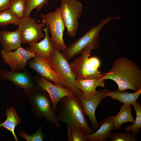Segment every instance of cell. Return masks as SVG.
Listing matches in <instances>:
<instances>
[{
  "label": "cell",
  "instance_id": "603a6c76",
  "mask_svg": "<svg viewBox=\"0 0 141 141\" xmlns=\"http://www.w3.org/2000/svg\"><path fill=\"white\" fill-rule=\"evenodd\" d=\"M132 105L136 112V117L133 124L126 126L125 129L126 131H131L134 134H138L141 127V105L137 101Z\"/></svg>",
  "mask_w": 141,
  "mask_h": 141
},
{
  "label": "cell",
  "instance_id": "2e32d148",
  "mask_svg": "<svg viewBox=\"0 0 141 141\" xmlns=\"http://www.w3.org/2000/svg\"><path fill=\"white\" fill-rule=\"evenodd\" d=\"M0 42L3 49L7 51L16 49L21 46L22 38L20 28L16 31H0Z\"/></svg>",
  "mask_w": 141,
  "mask_h": 141
},
{
  "label": "cell",
  "instance_id": "7402d4cb",
  "mask_svg": "<svg viewBox=\"0 0 141 141\" xmlns=\"http://www.w3.org/2000/svg\"><path fill=\"white\" fill-rule=\"evenodd\" d=\"M21 19L8 9L0 12V26L4 27L10 24L18 26Z\"/></svg>",
  "mask_w": 141,
  "mask_h": 141
},
{
  "label": "cell",
  "instance_id": "cb8c5ba5",
  "mask_svg": "<svg viewBox=\"0 0 141 141\" xmlns=\"http://www.w3.org/2000/svg\"><path fill=\"white\" fill-rule=\"evenodd\" d=\"M50 0H27L26 5L22 19L30 17L32 11L34 9L40 11L45 5H48Z\"/></svg>",
  "mask_w": 141,
  "mask_h": 141
},
{
  "label": "cell",
  "instance_id": "6da1fadb",
  "mask_svg": "<svg viewBox=\"0 0 141 141\" xmlns=\"http://www.w3.org/2000/svg\"><path fill=\"white\" fill-rule=\"evenodd\" d=\"M102 78L114 81L120 91L130 89L136 92L141 89V70L135 62L127 58L115 60L111 69Z\"/></svg>",
  "mask_w": 141,
  "mask_h": 141
},
{
  "label": "cell",
  "instance_id": "5b68a950",
  "mask_svg": "<svg viewBox=\"0 0 141 141\" xmlns=\"http://www.w3.org/2000/svg\"><path fill=\"white\" fill-rule=\"evenodd\" d=\"M91 51H86L70 64L72 70L77 79H92L103 77L98 69L101 61L96 56H90Z\"/></svg>",
  "mask_w": 141,
  "mask_h": 141
},
{
  "label": "cell",
  "instance_id": "4fadbf2b",
  "mask_svg": "<svg viewBox=\"0 0 141 141\" xmlns=\"http://www.w3.org/2000/svg\"><path fill=\"white\" fill-rule=\"evenodd\" d=\"M0 79L12 82L15 85L23 89L27 95L36 87L29 75L26 72L20 70L8 71L1 69Z\"/></svg>",
  "mask_w": 141,
  "mask_h": 141
},
{
  "label": "cell",
  "instance_id": "7a4b0ae2",
  "mask_svg": "<svg viewBox=\"0 0 141 141\" xmlns=\"http://www.w3.org/2000/svg\"><path fill=\"white\" fill-rule=\"evenodd\" d=\"M56 111L58 120L65 123L67 126L78 127L86 134L93 132L88 124L77 96L73 95L62 98L57 104Z\"/></svg>",
  "mask_w": 141,
  "mask_h": 141
},
{
  "label": "cell",
  "instance_id": "44dd1931",
  "mask_svg": "<svg viewBox=\"0 0 141 141\" xmlns=\"http://www.w3.org/2000/svg\"><path fill=\"white\" fill-rule=\"evenodd\" d=\"M5 114L7 116V119L4 122L0 123V128L3 127L10 131L15 141H17L18 139L15 134L14 130L15 127L21 123L20 119L13 107L8 108Z\"/></svg>",
  "mask_w": 141,
  "mask_h": 141
},
{
  "label": "cell",
  "instance_id": "9c48e42d",
  "mask_svg": "<svg viewBox=\"0 0 141 141\" xmlns=\"http://www.w3.org/2000/svg\"><path fill=\"white\" fill-rule=\"evenodd\" d=\"M46 24L37 23L36 20L29 17L21 19L19 26L21 31L22 43L29 45L37 42L45 36L43 29Z\"/></svg>",
  "mask_w": 141,
  "mask_h": 141
},
{
  "label": "cell",
  "instance_id": "e0dca14e",
  "mask_svg": "<svg viewBox=\"0 0 141 141\" xmlns=\"http://www.w3.org/2000/svg\"><path fill=\"white\" fill-rule=\"evenodd\" d=\"M102 77L90 79H76L75 84L81 91L84 97L90 98L97 93L96 88L97 86H104V80L102 79Z\"/></svg>",
  "mask_w": 141,
  "mask_h": 141
},
{
  "label": "cell",
  "instance_id": "8992f818",
  "mask_svg": "<svg viewBox=\"0 0 141 141\" xmlns=\"http://www.w3.org/2000/svg\"><path fill=\"white\" fill-rule=\"evenodd\" d=\"M68 61L57 48L49 60L51 68L61 79L67 88L77 96H82V92L75 85L76 78L72 70Z\"/></svg>",
  "mask_w": 141,
  "mask_h": 141
},
{
  "label": "cell",
  "instance_id": "30bf717a",
  "mask_svg": "<svg viewBox=\"0 0 141 141\" xmlns=\"http://www.w3.org/2000/svg\"><path fill=\"white\" fill-rule=\"evenodd\" d=\"M1 54L5 62L10 66L12 71L24 70L28 62L36 56L34 53L21 46L14 52L3 49Z\"/></svg>",
  "mask_w": 141,
  "mask_h": 141
},
{
  "label": "cell",
  "instance_id": "7c38bea8",
  "mask_svg": "<svg viewBox=\"0 0 141 141\" xmlns=\"http://www.w3.org/2000/svg\"><path fill=\"white\" fill-rule=\"evenodd\" d=\"M35 81L38 87L45 91L49 95L52 109L55 111H57V104L62 98L74 95L68 89L54 84L40 75L36 78Z\"/></svg>",
  "mask_w": 141,
  "mask_h": 141
},
{
  "label": "cell",
  "instance_id": "3957f363",
  "mask_svg": "<svg viewBox=\"0 0 141 141\" xmlns=\"http://www.w3.org/2000/svg\"><path fill=\"white\" fill-rule=\"evenodd\" d=\"M119 16L113 17L108 16L102 20L98 25L89 29L83 36L69 46L62 53L68 61L77 55L81 54L86 51L96 49L99 47V42L100 33L104 26L110 21L119 19Z\"/></svg>",
  "mask_w": 141,
  "mask_h": 141
},
{
  "label": "cell",
  "instance_id": "ba28073f",
  "mask_svg": "<svg viewBox=\"0 0 141 141\" xmlns=\"http://www.w3.org/2000/svg\"><path fill=\"white\" fill-rule=\"evenodd\" d=\"M42 22L47 24L51 38L57 49L63 51L67 47L63 39L65 27L61 18L59 8L55 11L45 14H40Z\"/></svg>",
  "mask_w": 141,
  "mask_h": 141
},
{
  "label": "cell",
  "instance_id": "5bb4252c",
  "mask_svg": "<svg viewBox=\"0 0 141 141\" xmlns=\"http://www.w3.org/2000/svg\"><path fill=\"white\" fill-rule=\"evenodd\" d=\"M108 91L107 89L100 90L93 97L89 98H85L83 95L77 96L83 105L85 115L88 117L94 130L98 129L99 127L95 116L96 109L101 101L107 97L104 93Z\"/></svg>",
  "mask_w": 141,
  "mask_h": 141
},
{
  "label": "cell",
  "instance_id": "8fae6325",
  "mask_svg": "<svg viewBox=\"0 0 141 141\" xmlns=\"http://www.w3.org/2000/svg\"><path fill=\"white\" fill-rule=\"evenodd\" d=\"M27 63L30 68L46 80L54 82L55 85L67 88L61 79L52 69L48 60L36 55Z\"/></svg>",
  "mask_w": 141,
  "mask_h": 141
},
{
  "label": "cell",
  "instance_id": "d6986e66",
  "mask_svg": "<svg viewBox=\"0 0 141 141\" xmlns=\"http://www.w3.org/2000/svg\"><path fill=\"white\" fill-rule=\"evenodd\" d=\"M131 105L123 104L119 113L114 116H109L108 118L113 122L114 128L115 130L119 129L121 125L128 122L133 123L134 121L132 114Z\"/></svg>",
  "mask_w": 141,
  "mask_h": 141
},
{
  "label": "cell",
  "instance_id": "83f0119b",
  "mask_svg": "<svg viewBox=\"0 0 141 141\" xmlns=\"http://www.w3.org/2000/svg\"><path fill=\"white\" fill-rule=\"evenodd\" d=\"M19 134L27 141H42L44 140V136L41 128H39L35 133L32 135H29L24 131H22Z\"/></svg>",
  "mask_w": 141,
  "mask_h": 141
},
{
  "label": "cell",
  "instance_id": "277c9868",
  "mask_svg": "<svg viewBox=\"0 0 141 141\" xmlns=\"http://www.w3.org/2000/svg\"><path fill=\"white\" fill-rule=\"evenodd\" d=\"M33 111L36 117L44 118L58 129L61 125L58 120L57 113L53 110L51 99L48 93L37 86L28 94Z\"/></svg>",
  "mask_w": 141,
  "mask_h": 141
},
{
  "label": "cell",
  "instance_id": "4316f807",
  "mask_svg": "<svg viewBox=\"0 0 141 141\" xmlns=\"http://www.w3.org/2000/svg\"><path fill=\"white\" fill-rule=\"evenodd\" d=\"M121 133L114 132L111 133L110 137V141H137L138 139L136 137V134L130 131H127Z\"/></svg>",
  "mask_w": 141,
  "mask_h": 141
},
{
  "label": "cell",
  "instance_id": "52a82bcc",
  "mask_svg": "<svg viewBox=\"0 0 141 141\" xmlns=\"http://www.w3.org/2000/svg\"><path fill=\"white\" fill-rule=\"evenodd\" d=\"M59 10L67 35L72 37L75 36L78 29V20L82 12V3L76 0H61Z\"/></svg>",
  "mask_w": 141,
  "mask_h": 141
},
{
  "label": "cell",
  "instance_id": "ffe728a7",
  "mask_svg": "<svg viewBox=\"0 0 141 141\" xmlns=\"http://www.w3.org/2000/svg\"><path fill=\"white\" fill-rule=\"evenodd\" d=\"M141 93V89L134 93H130L125 90L120 91L118 90L107 91L104 93L107 97L116 100L123 104L132 105L137 101Z\"/></svg>",
  "mask_w": 141,
  "mask_h": 141
},
{
  "label": "cell",
  "instance_id": "9a60e30c",
  "mask_svg": "<svg viewBox=\"0 0 141 141\" xmlns=\"http://www.w3.org/2000/svg\"><path fill=\"white\" fill-rule=\"evenodd\" d=\"M43 28L44 32L43 39L39 42L32 44L26 49L39 57L49 61L51 55L57 48L51 38L50 36L49 27L47 24Z\"/></svg>",
  "mask_w": 141,
  "mask_h": 141
},
{
  "label": "cell",
  "instance_id": "ac0fdd59",
  "mask_svg": "<svg viewBox=\"0 0 141 141\" xmlns=\"http://www.w3.org/2000/svg\"><path fill=\"white\" fill-rule=\"evenodd\" d=\"M99 129L92 134L85 133L87 141H105L110 137L111 131L114 129L113 121L106 118L99 124Z\"/></svg>",
  "mask_w": 141,
  "mask_h": 141
},
{
  "label": "cell",
  "instance_id": "d4e9b609",
  "mask_svg": "<svg viewBox=\"0 0 141 141\" xmlns=\"http://www.w3.org/2000/svg\"><path fill=\"white\" fill-rule=\"evenodd\" d=\"M27 0H11L9 9L18 17L22 19L25 13Z\"/></svg>",
  "mask_w": 141,
  "mask_h": 141
},
{
  "label": "cell",
  "instance_id": "f1b7e54d",
  "mask_svg": "<svg viewBox=\"0 0 141 141\" xmlns=\"http://www.w3.org/2000/svg\"><path fill=\"white\" fill-rule=\"evenodd\" d=\"M11 0H0V12L9 9Z\"/></svg>",
  "mask_w": 141,
  "mask_h": 141
},
{
  "label": "cell",
  "instance_id": "484cf974",
  "mask_svg": "<svg viewBox=\"0 0 141 141\" xmlns=\"http://www.w3.org/2000/svg\"><path fill=\"white\" fill-rule=\"evenodd\" d=\"M69 141H87L85 133L77 126H67Z\"/></svg>",
  "mask_w": 141,
  "mask_h": 141
}]
</instances>
